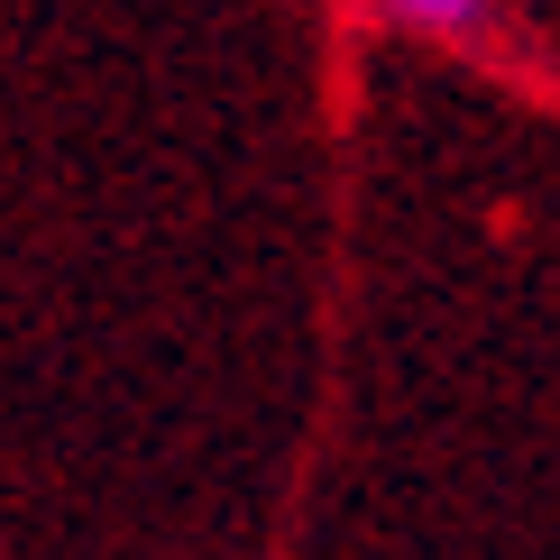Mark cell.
Here are the masks:
<instances>
[{"label": "cell", "instance_id": "obj_1", "mask_svg": "<svg viewBox=\"0 0 560 560\" xmlns=\"http://www.w3.org/2000/svg\"><path fill=\"white\" fill-rule=\"evenodd\" d=\"M395 28H423V37H478L497 19V0H377Z\"/></svg>", "mask_w": 560, "mask_h": 560}]
</instances>
